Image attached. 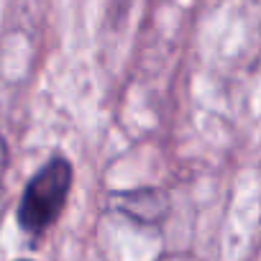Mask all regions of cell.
I'll return each instance as SVG.
<instances>
[{"instance_id":"2","label":"cell","mask_w":261,"mask_h":261,"mask_svg":"<svg viewBox=\"0 0 261 261\" xmlns=\"http://www.w3.org/2000/svg\"><path fill=\"white\" fill-rule=\"evenodd\" d=\"M128 200H134V202H120V207L130 215V218H136L141 223H156L162 215H164V197L154 190H141V192H134V195H128Z\"/></svg>"},{"instance_id":"3","label":"cell","mask_w":261,"mask_h":261,"mask_svg":"<svg viewBox=\"0 0 261 261\" xmlns=\"http://www.w3.org/2000/svg\"><path fill=\"white\" fill-rule=\"evenodd\" d=\"M6 146H3V141H0V177H3V169H6Z\"/></svg>"},{"instance_id":"1","label":"cell","mask_w":261,"mask_h":261,"mask_svg":"<svg viewBox=\"0 0 261 261\" xmlns=\"http://www.w3.org/2000/svg\"><path fill=\"white\" fill-rule=\"evenodd\" d=\"M69 187H72V164L64 156H51L23 190L18 205L21 228L34 236L49 230L64 210Z\"/></svg>"}]
</instances>
